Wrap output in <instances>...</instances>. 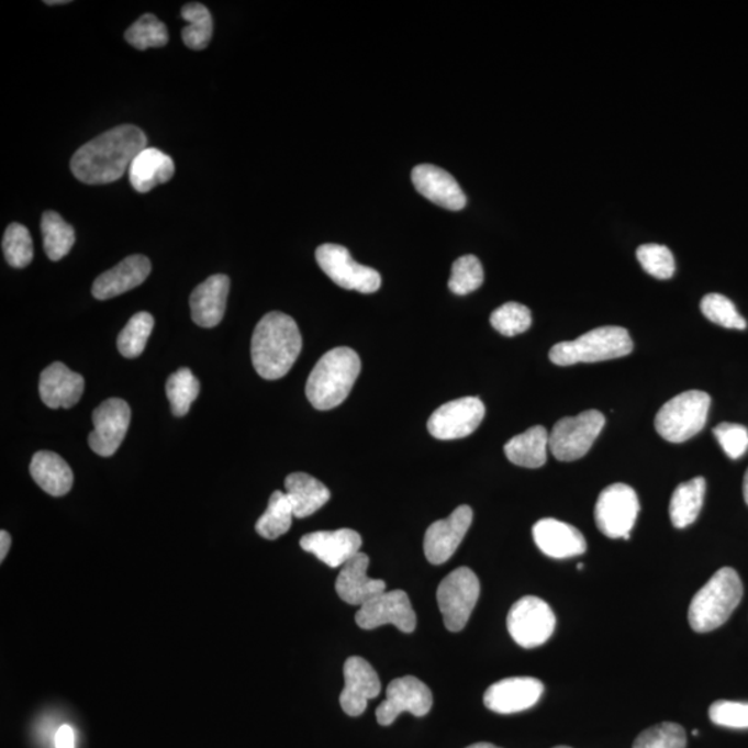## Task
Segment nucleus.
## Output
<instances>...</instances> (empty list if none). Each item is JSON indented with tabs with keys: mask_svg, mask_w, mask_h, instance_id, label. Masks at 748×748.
<instances>
[{
	"mask_svg": "<svg viewBox=\"0 0 748 748\" xmlns=\"http://www.w3.org/2000/svg\"><path fill=\"white\" fill-rule=\"evenodd\" d=\"M2 247L4 258L13 268H25L33 261L34 243L24 225H10L4 232Z\"/></svg>",
	"mask_w": 748,
	"mask_h": 748,
	"instance_id": "4c0bfd02",
	"label": "nucleus"
},
{
	"mask_svg": "<svg viewBox=\"0 0 748 748\" xmlns=\"http://www.w3.org/2000/svg\"><path fill=\"white\" fill-rule=\"evenodd\" d=\"M577 569H578V570H582V569H583L582 563L578 565V566H577Z\"/></svg>",
	"mask_w": 748,
	"mask_h": 748,
	"instance_id": "3c124183",
	"label": "nucleus"
},
{
	"mask_svg": "<svg viewBox=\"0 0 748 748\" xmlns=\"http://www.w3.org/2000/svg\"><path fill=\"white\" fill-rule=\"evenodd\" d=\"M166 390L174 415L182 417L188 415L190 406L198 400L200 381L192 370L182 368L169 376Z\"/></svg>",
	"mask_w": 748,
	"mask_h": 748,
	"instance_id": "72a5a7b5",
	"label": "nucleus"
},
{
	"mask_svg": "<svg viewBox=\"0 0 748 748\" xmlns=\"http://www.w3.org/2000/svg\"><path fill=\"white\" fill-rule=\"evenodd\" d=\"M315 256L323 272L339 288L364 294L376 293L380 289L381 276L378 270L355 261L346 247L339 244H322Z\"/></svg>",
	"mask_w": 748,
	"mask_h": 748,
	"instance_id": "9b49d317",
	"label": "nucleus"
},
{
	"mask_svg": "<svg viewBox=\"0 0 748 748\" xmlns=\"http://www.w3.org/2000/svg\"><path fill=\"white\" fill-rule=\"evenodd\" d=\"M484 283V269L476 256H465L456 259L449 279V290L456 295L473 293Z\"/></svg>",
	"mask_w": 748,
	"mask_h": 748,
	"instance_id": "58836bf2",
	"label": "nucleus"
},
{
	"mask_svg": "<svg viewBox=\"0 0 748 748\" xmlns=\"http://www.w3.org/2000/svg\"><path fill=\"white\" fill-rule=\"evenodd\" d=\"M150 272L148 258L136 254L100 275L92 286V294L98 300L114 299L141 286Z\"/></svg>",
	"mask_w": 748,
	"mask_h": 748,
	"instance_id": "393cba45",
	"label": "nucleus"
},
{
	"mask_svg": "<svg viewBox=\"0 0 748 748\" xmlns=\"http://www.w3.org/2000/svg\"><path fill=\"white\" fill-rule=\"evenodd\" d=\"M554 748H571V747H567V746H557V747H554Z\"/></svg>",
	"mask_w": 748,
	"mask_h": 748,
	"instance_id": "864d4df0",
	"label": "nucleus"
},
{
	"mask_svg": "<svg viewBox=\"0 0 748 748\" xmlns=\"http://www.w3.org/2000/svg\"><path fill=\"white\" fill-rule=\"evenodd\" d=\"M533 537L539 550L551 559H570L585 554L588 548L580 529L556 518L539 520L534 525Z\"/></svg>",
	"mask_w": 748,
	"mask_h": 748,
	"instance_id": "412c9836",
	"label": "nucleus"
},
{
	"mask_svg": "<svg viewBox=\"0 0 748 748\" xmlns=\"http://www.w3.org/2000/svg\"><path fill=\"white\" fill-rule=\"evenodd\" d=\"M85 380L77 371L67 368L65 364L55 362L42 371L40 379V395L51 410L76 406L83 394Z\"/></svg>",
	"mask_w": 748,
	"mask_h": 748,
	"instance_id": "5701e85b",
	"label": "nucleus"
},
{
	"mask_svg": "<svg viewBox=\"0 0 748 748\" xmlns=\"http://www.w3.org/2000/svg\"><path fill=\"white\" fill-rule=\"evenodd\" d=\"M716 442L730 459H740L748 449V429L741 424L721 423L714 428Z\"/></svg>",
	"mask_w": 748,
	"mask_h": 748,
	"instance_id": "c03bdc74",
	"label": "nucleus"
},
{
	"mask_svg": "<svg viewBox=\"0 0 748 748\" xmlns=\"http://www.w3.org/2000/svg\"><path fill=\"white\" fill-rule=\"evenodd\" d=\"M549 450V433L544 426H534L516 435L505 445V455L513 465L539 469L546 464Z\"/></svg>",
	"mask_w": 748,
	"mask_h": 748,
	"instance_id": "c85d7f7f",
	"label": "nucleus"
},
{
	"mask_svg": "<svg viewBox=\"0 0 748 748\" xmlns=\"http://www.w3.org/2000/svg\"><path fill=\"white\" fill-rule=\"evenodd\" d=\"M633 349V338L627 328L603 326L593 328L572 342L556 344L550 349L549 358L557 366L595 364L627 357Z\"/></svg>",
	"mask_w": 748,
	"mask_h": 748,
	"instance_id": "39448f33",
	"label": "nucleus"
},
{
	"mask_svg": "<svg viewBox=\"0 0 748 748\" xmlns=\"http://www.w3.org/2000/svg\"><path fill=\"white\" fill-rule=\"evenodd\" d=\"M640 267L652 278L667 280L676 273V258L671 249L661 244H644L636 252Z\"/></svg>",
	"mask_w": 748,
	"mask_h": 748,
	"instance_id": "79ce46f5",
	"label": "nucleus"
},
{
	"mask_svg": "<svg viewBox=\"0 0 748 748\" xmlns=\"http://www.w3.org/2000/svg\"><path fill=\"white\" fill-rule=\"evenodd\" d=\"M471 523L473 511L470 506L461 505L449 517L429 525L424 535V555L429 563H447L469 532Z\"/></svg>",
	"mask_w": 748,
	"mask_h": 748,
	"instance_id": "dca6fc26",
	"label": "nucleus"
},
{
	"mask_svg": "<svg viewBox=\"0 0 748 748\" xmlns=\"http://www.w3.org/2000/svg\"><path fill=\"white\" fill-rule=\"evenodd\" d=\"M466 748H501L495 745H491V743H476V745H471Z\"/></svg>",
	"mask_w": 748,
	"mask_h": 748,
	"instance_id": "09e8293b",
	"label": "nucleus"
},
{
	"mask_svg": "<svg viewBox=\"0 0 748 748\" xmlns=\"http://www.w3.org/2000/svg\"><path fill=\"white\" fill-rule=\"evenodd\" d=\"M532 311L518 302H506L492 312L491 325L502 336L514 337L532 327Z\"/></svg>",
	"mask_w": 748,
	"mask_h": 748,
	"instance_id": "e433bc0d",
	"label": "nucleus"
},
{
	"mask_svg": "<svg viewBox=\"0 0 748 748\" xmlns=\"http://www.w3.org/2000/svg\"><path fill=\"white\" fill-rule=\"evenodd\" d=\"M30 471L36 484L52 496H65L71 491L72 470L60 455L40 450L31 460Z\"/></svg>",
	"mask_w": 748,
	"mask_h": 748,
	"instance_id": "bb28decb",
	"label": "nucleus"
},
{
	"mask_svg": "<svg viewBox=\"0 0 748 748\" xmlns=\"http://www.w3.org/2000/svg\"><path fill=\"white\" fill-rule=\"evenodd\" d=\"M707 482L703 477L682 482L673 491L670 503V517L673 527L682 529L696 522L702 512Z\"/></svg>",
	"mask_w": 748,
	"mask_h": 748,
	"instance_id": "c756f323",
	"label": "nucleus"
},
{
	"mask_svg": "<svg viewBox=\"0 0 748 748\" xmlns=\"http://www.w3.org/2000/svg\"><path fill=\"white\" fill-rule=\"evenodd\" d=\"M604 424H606V417L595 410L561 418L549 434L550 453L560 461H574L583 458L595 444Z\"/></svg>",
	"mask_w": 748,
	"mask_h": 748,
	"instance_id": "6e6552de",
	"label": "nucleus"
},
{
	"mask_svg": "<svg viewBox=\"0 0 748 748\" xmlns=\"http://www.w3.org/2000/svg\"><path fill=\"white\" fill-rule=\"evenodd\" d=\"M360 373L359 355L351 348L338 347L317 360L308 378V401L317 411L334 410L347 400Z\"/></svg>",
	"mask_w": 748,
	"mask_h": 748,
	"instance_id": "7ed1b4c3",
	"label": "nucleus"
},
{
	"mask_svg": "<svg viewBox=\"0 0 748 748\" xmlns=\"http://www.w3.org/2000/svg\"><path fill=\"white\" fill-rule=\"evenodd\" d=\"M741 598L739 574L730 567H724L694 595L689 607V624L696 633H711L729 619Z\"/></svg>",
	"mask_w": 748,
	"mask_h": 748,
	"instance_id": "20e7f679",
	"label": "nucleus"
},
{
	"mask_svg": "<svg viewBox=\"0 0 748 748\" xmlns=\"http://www.w3.org/2000/svg\"><path fill=\"white\" fill-rule=\"evenodd\" d=\"M697 735H699V730L694 729V730H693V736H697Z\"/></svg>",
	"mask_w": 748,
	"mask_h": 748,
	"instance_id": "603ef678",
	"label": "nucleus"
},
{
	"mask_svg": "<svg viewBox=\"0 0 748 748\" xmlns=\"http://www.w3.org/2000/svg\"><path fill=\"white\" fill-rule=\"evenodd\" d=\"M479 598V578L467 567H460L444 578L437 589V602L445 627L450 633L465 629Z\"/></svg>",
	"mask_w": 748,
	"mask_h": 748,
	"instance_id": "0eeeda50",
	"label": "nucleus"
},
{
	"mask_svg": "<svg viewBox=\"0 0 748 748\" xmlns=\"http://www.w3.org/2000/svg\"><path fill=\"white\" fill-rule=\"evenodd\" d=\"M153 327L154 317L147 312H139V314L132 316L116 338V347H119L122 357L130 359L139 357L145 351Z\"/></svg>",
	"mask_w": 748,
	"mask_h": 748,
	"instance_id": "f704fd0d",
	"label": "nucleus"
},
{
	"mask_svg": "<svg viewBox=\"0 0 748 748\" xmlns=\"http://www.w3.org/2000/svg\"><path fill=\"white\" fill-rule=\"evenodd\" d=\"M42 235H44V248L47 258L52 261H60L71 252L76 243V232L67 224L60 214L55 211H46L41 222Z\"/></svg>",
	"mask_w": 748,
	"mask_h": 748,
	"instance_id": "7c9ffc66",
	"label": "nucleus"
},
{
	"mask_svg": "<svg viewBox=\"0 0 748 748\" xmlns=\"http://www.w3.org/2000/svg\"><path fill=\"white\" fill-rule=\"evenodd\" d=\"M301 548L317 557L332 569H338L358 555L362 548V537L354 529L342 528L336 532H316L304 535Z\"/></svg>",
	"mask_w": 748,
	"mask_h": 748,
	"instance_id": "6ab92c4d",
	"label": "nucleus"
},
{
	"mask_svg": "<svg viewBox=\"0 0 748 748\" xmlns=\"http://www.w3.org/2000/svg\"><path fill=\"white\" fill-rule=\"evenodd\" d=\"M231 280L226 275H214L194 289L190 295V311L196 325L211 328L224 320Z\"/></svg>",
	"mask_w": 748,
	"mask_h": 748,
	"instance_id": "b1692460",
	"label": "nucleus"
},
{
	"mask_svg": "<svg viewBox=\"0 0 748 748\" xmlns=\"http://www.w3.org/2000/svg\"><path fill=\"white\" fill-rule=\"evenodd\" d=\"M132 188L139 193L150 192L156 186L167 183L175 174V164L168 154L156 147H146L137 154L130 167Z\"/></svg>",
	"mask_w": 748,
	"mask_h": 748,
	"instance_id": "a878e982",
	"label": "nucleus"
},
{
	"mask_svg": "<svg viewBox=\"0 0 748 748\" xmlns=\"http://www.w3.org/2000/svg\"><path fill=\"white\" fill-rule=\"evenodd\" d=\"M433 707V693L426 683L415 677L397 678L387 688V699L376 710V718L383 726L395 723L402 713L427 715Z\"/></svg>",
	"mask_w": 748,
	"mask_h": 748,
	"instance_id": "4468645a",
	"label": "nucleus"
},
{
	"mask_svg": "<svg viewBox=\"0 0 748 748\" xmlns=\"http://www.w3.org/2000/svg\"><path fill=\"white\" fill-rule=\"evenodd\" d=\"M412 182L423 198L450 211L464 210L467 203L458 180L445 169L422 164L413 168Z\"/></svg>",
	"mask_w": 748,
	"mask_h": 748,
	"instance_id": "aec40b11",
	"label": "nucleus"
},
{
	"mask_svg": "<svg viewBox=\"0 0 748 748\" xmlns=\"http://www.w3.org/2000/svg\"><path fill=\"white\" fill-rule=\"evenodd\" d=\"M56 748H76V735L70 725H63L55 737Z\"/></svg>",
	"mask_w": 748,
	"mask_h": 748,
	"instance_id": "a18cd8bd",
	"label": "nucleus"
},
{
	"mask_svg": "<svg viewBox=\"0 0 748 748\" xmlns=\"http://www.w3.org/2000/svg\"><path fill=\"white\" fill-rule=\"evenodd\" d=\"M10 546H12V537H10V534L3 529V532L0 533V561L7 559Z\"/></svg>",
	"mask_w": 748,
	"mask_h": 748,
	"instance_id": "49530a36",
	"label": "nucleus"
},
{
	"mask_svg": "<svg viewBox=\"0 0 748 748\" xmlns=\"http://www.w3.org/2000/svg\"><path fill=\"white\" fill-rule=\"evenodd\" d=\"M544 683L537 678L516 677L491 684L484 694L488 710L498 714H516L534 707L544 694Z\"/></svg>",
	"mask_w": 748,
	"mask_h": 748,
	"instance_id": "a211bd4d",
	"label": "nucleus"
},
{
	"mask_svg": "<svg viewBox=\"0 0 748 748\" xmlns=\"http://www.w3.org/2000/svg\"><path fill=\"white\" fill-rule=\"evenodd\" d=\"M344 682L339 704L349 716L362 715L369 700L378 697L381 692L378 672L362 657H349L346 661Z\"/></svg>",
	"mask_w": 748,
	"mask_h": 748,
	"instance_id": "f3484780",
	"label": "nucleus"
},
{
	"mask_svg": "<svg viewBox=\"0 0 748 748\" xmlns=\"http://www.w3.org/2000/svg\"><path fill=\"white\" fill-rule=\"evenodd\" d=\"M93 432L89 435V445L94 454L113 456L124 442L131 423V408L120 398L100 403L92 416Z\"/></svg>",
	"mask_w": 748,
	"mask_h": 748,
	"instance_id": "2eb2a0df",
	"label": "nucleus"
},
{
	"mask_svg": "<svg viewBox=\"0 0 748 748\" xmlns=\"http://www.w3.org/2000/svg\"><path fill=\"white\" fill-rule=\"evenodd\" d=\"M146 147L145 132L135 125H120L79 148L71 158V171L87 185L115 182Z\"/></svg>",
	"mask_w": 748,
	"mask_h": 748,
	"instance_id": "f257e3e1",
	"label": "nucleus"
},
{
	"mask_svg": "<svg viewBox=\"0 0 748 748\" xmlns=\"http://www.w3.org/2000/svg\"><path fill=\"white\" fill-rule=\"evenodd\" d=\"M703 315L708 321L726 328H736V331H745L747 322L739 312H737L734 302L728 297L723 294H707L702 300Z\"/></svg>",
	"mask_w": 748,
	"mask_h": 748,
	"instance_id": "ea45409f",
	"label": "nucleus"
},
{
	"mask_svg": "<svg viewBox=\"0 0 748 748\" xmlns=\"http://www.w3.org/2000/svg\"><path fill=\"white\" fill-rule=\"evenodd\" d=\"M369 563L368 555L359 551L342 567L336 581L337 595L342 601L353 604V606H362L370 599L386 592L384 581L369 578Z\"/></svg>",
	"mask_w": 748,
	"mask_h": 748,
	"instance_id": "4be33fe9",
	"label": "nucleus"
},
{
	"mask_svg": "<svg viewBox=\"0 0 748 748\" xmlns=\"http://www.w3.org/2000/svg\"><path fill=\"white\" fill-rule=\"evenodd\" d=\"M182 19L188 23L182 30L185 45L193 51L205 49L214 31L210 10L198 2L188 3L182 8Z\"/></svg>",
	"mask_w": 748,
	"mask_h": 748,
	"instance_id": "473e14b6",
	"label": "nucleus"
},
{
	"mask_svg": "<svg viewBox=\"0 0 748 748\" xmlns=\"http://www.w3.org/2000/svg\"><path fill=\"white\" fill-rule=\"evenodd\" d=\"M556 615L549 604L537 596H524L513 604L507 614V629L524 649H535L554 635Z\"/></svg>",
	"mask_w": 748,
	"mask_h": 748,
	"instance_id": "1a4fd4ad",
	"label": "nucleus"
},
{
	"mask_svg": "<svg viewBox=\"0 0 748 748\" xmlns=\"http://www.w3.org/2000/svg\"><path fill=\"white\" fill-rule=\"evenodd\" d=\"M485 416L484 403L477 397L444 403L428 418V433L434 438L449 442L469 437L480 427Z\"/></svg>",
	"mask_w": 748,
	"mask_h": 748,
	"instance_id": "f8f14e48",
	"label": "nucleus"
},
{
	"mask_svg": "<svg viewBox=\"0 0 748 748\" xmlns=\"http://www.w3.org/2000/svg\"><path fill=\"white\" fill-rule=\"evenodd\" d=\"M293 518L294 512L288 495L282 491H275L269 498L267 512L258 518L257 533L265 539H278L289 532Z\"/></svg>",
	"mask_w": 748,
	"mask_h": 748,
	"instance_id": "2f4dec72",
	"label": "nucleus"
},
{
	"mask_svg": "<svg viewBox=\"0 0 748 748\" xmlns=\"http://www.w3.org/2000/svg\"><path fill=\"white\" fill-rule=\"evenodd\" d=\"M302 337L293 317L270 312L258 322L252 339L254 369L265 380L284 378L300 357Z\"/></svg>",
	"mask_w": 748,
	"mask_h": 748,
	"instance_id": "f03ea898",
	"label": "nucleus"
},
{
	"mask_svg": "<svg viewBox=\"0 0 748 748\" xmlns=\"http://www.w3.org/2000/svg\"><path fill=\"white\" fill-rule=\"evenodd\" d=\"M743 495H745V501L748 505V470L746 471L745 480H743Z\"/></svg>",
	"mask_w": 748,
	"mask_h": 748,
	"instance_id": "de8ad7c7",
	"label": "nucleus"
},
{
	"mask_svg": "<svg viewBox=\"0 0 748 748\" xmlns=\"http://www.w3.org/2000/svg\"><path fill=\"white\" fill-rule=\"evenodd\" d=\"M711 398L704 391L682 392L661 406L655 418L657 433L668 443L681 444L697 435L707 423Z\"/></svg>",
	"mask_w": 748,
	"mask_h": 748,
	"instance_id": "423d86ee",
	"label": "nucleus"
},
{
	"mask_svg": "<svg viewBox=\"0 0 748 748\" xmlns=\"http://www.w3.org/2000/svg\"><path fill=\"white\" fill-rule=\"evenodd\" d=\"M355 621H357L359 628L366 630L391 624L403 634H412L417 624L410 596L400 589L391 592L386 591L380 593L379 596L370 599L369 602L360 606L357 615H355Z\"/></svg>",
	"mask_w": 748,
	"mask_h": 748,
	"instance_id": "ddd939ff",
	"label": "nucleus"
},
{
	"mask_svg": "<svg viewBox=\"0 0 748 748\" xmlns=\"http://www.w3.org/2000/svg\"><path fill=\"white\" fill-rule=\"evenodd\" d=\"M708 714L715 725L732 729H748V703L719 700L711 705Z\"/></svg>",
	"mask_w": 748,
	"mask_h": 748,
	"instance_id": "37998d69",
	"label": "nucleus"
},
{
	"mask_svg": "<svg viewBox=\"0 0 748 748\" xmlns=\"http://www.w3.org/2000/svg\"><path fill=\"white\" fill-rule=\"evenodd\" d=\"M45 3L49 4V7H55V4H67L70 2H68V0H47Z\"/></svg>",
	"mask_w": 748,
	"mask_h": 748,
	"instance_id": "8fccbe9b",
	"label": "nucleus"
},
{
	"mask_svg": "<svg viewBox=\"0 0 748 748\" xmlns=\"http://www.w3.org/2000/svg\"><path fill=\"white\" fill-rule=\"evenodd\" d=\"M284 488L295 518L310 517L331 501L328 488L306 473H291Z\"/></svg>",
	"mask_w": 748,
	"mask_h": 748,
	"instance_id": "cd10ccee",
	"label": "nucleus"
},
{
	"mask_svg": "<svg viewBox=\"0 0 748 748\" xmlns=\"http://www.w3.org/2000/svg\"><path fill=\"white\" fill-rule=\"evenodd\" d=\"M125 41L137 51L168 44V30L154 14H145L126 30Z\"/></svg>",
	"mask_w": 748,
	"mask_h": 748,
	"instance_id": "c9c22d12",
	"label": "nucleus"
},
{
	"mask_svg": "<svg viewBox=\"0 0 748 748\" xmlns=\"http://www.w3.org/2000/svg\"><path fill=\"white\" fill-rule=\"evenodd\" d=\"M686 732L681 725L662 723L641 732L633 748H686Z\"/></svg>",
	"mask_w": 748,
	"mask_h": 748,
	"instance_id": "a19ab883",
	"label": "nucleus"
},
{
	"mask_svg": "<svg viewBox=\"0 0 748 748\" xmlns=\"http://www.w3.org/2000/svg\"><path fill=\"white\" fill-rule=\"evenodd\" d=\"M640 511L633 487L617 482L604 488L598 498L595 522L602 534L612 539H629Z\"/></svg>",
	"mask_w": 748,
	"mask_h": 748,
	"instance_id": "9d476101",
	"label": "nucleus"
}]
</instances>
